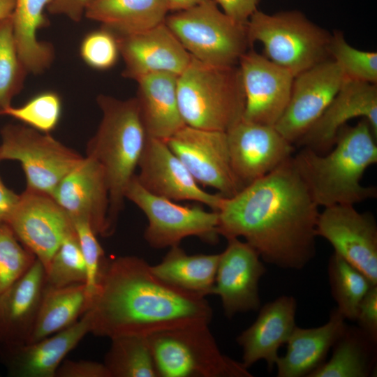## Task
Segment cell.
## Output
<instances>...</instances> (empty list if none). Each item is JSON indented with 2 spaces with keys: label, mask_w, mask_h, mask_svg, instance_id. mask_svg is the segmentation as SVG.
<instances>
[{
  "label": "cell",
  "mask_w": 377,
  "mask_h": 377,
  "mask_svg": "<svg viewBox=\"0 0 377 377\" xmlns=\"http://www.w3.org/2000/svg\"><path fill=\"white\" fill-rule=\"evenodd\" d=\"M293 156L235 195L223 198L217 211L218 233L226 239L243 237L265 262L298 270L316 255L320 212Z\"/></svg>",
  "instance_id": "cell-1"
},
{
  "label": "cell",
  "mask_w": 377,
  "mask_h": 377,
  "mask_svg": "<svg viewBox=\"0 0 377 377\" xmlns=\"http://www.w3.org/2000/svg\"><path fill=\"white\" fill-rule=\"evenodd\" d=\"M87 311L90 333L110 339L209 324L213 315L205 297L164 282L135 256L105 259Z\"/></svg>",
  "instance_id": "cell-2"
},
{
  "label": "cell",
  "mask_w": 377,
  "mask_h": 377,
  "mask_svg": "<svg viewBox=\"0 0 377 377\" xmlns=\"http://www.w3.org/2000/svg\"><path fill=\"white\" fill-rule=\"evenodd\" d=\"M376 136L364 119L343 126L333 147L320 154L304 147L293 156L295 166L318 207L353 205L374 198V186H363L366 170L377 162Z\"/></svg>",
  "instance_id": "cell-3"
},
{
  "label": "cell",
  "mask_w": 377,
  "mask_h": 377,
  "mask_svg": "<svg viewBox=\"0 0 377 377\" xmlns=\"http://www.w3.org/2000/svg\"><path fill=\"white\" fill-rule=\"evenodd\" d=\"M96 101L102 117L96 132L87 142L86 156L97 161L105 171L109 188L108 223L112 234L147 135L135 97L121 100L100 94Z\"/></svg>",
  "instance_id": "cell-4"
},
{
  "label": "cell",
  "mask_w": 377,
  "mask_h": 377,
  "mask_svg": "<svg viewBox=\"0 0 377 377\" xmlns=\"http://www.w3.org/2000/svg\"><path fill=\"white\" fill-rule=\"evenodd\" d=\"M177 94L187 126L227 132L242 119L245 96L238 65L214 66L191 56L177 76Z\"/></svg>",
  "instance_id": "cell-5"
},
{
  "label": "cell",
  "mask_w": 377,
  "mask_h": 377,
  "mask_svg": "<svg viewBox=\"0 0 377 377\" xmlns=\"http://www.w3.org/2000/svg\"><path fill=\"white\" fill-rule=\"evenodd\" d=\"M246 31L250 45L260 43L264 55L294 77L330 57L332 34L296 10L273 14L257 10Z\"/></svg>",
  "instance_id": "cell-6"
},
{
  "label": "cell",
  "mask_w": 377,
  "mask_h": 377,
  "mask_svg": "<svg viewBox=\"0 0 377 377\" xmlns=\"http://www.w3.org/2000/svg\"><path fill=\"white\" fill-rule=\"evenodd\" d=\"M158 377H251L242 362L223 354L209 329L198 323L148 336Z\"/></svg>",
  "instance_id": "cell-7"
},
{
  "label": "cell",
  "mask_w": 377,
  "mask_h": 377,
  "mask_svg": "<svg viewBox=\"0 0 377 377\" xmlns=\"http://www.w3.org/2000/svg\"><path fill=\"white\" fill-rule=\"evenodd\" d=\"M165 23L193 57L208 64L238 65L250 46L246 25L232 20L214 0L173 12Z\"/></svg>",
  "instance_id": "cell-8"
},
{
  "label": "cell",
  "mask_w": 377,
  "mask_h": 377,
  "mask_svg": "<svg viewBox=\"0 0 377 377\" xmlns=\"http://www.w3.org/2000/svg\"><path fill=\"white\" fill-rule=\"evenodd\" d=\"M0 134V161H18L25 175L26 188L51 195L84 158L49 133L24 124H6Z\"/></svg>",
  "instance_id": "cell-9"
},
{
  "label": "cell",
  "mask_w": 377,
  "mask_h": 377,
  "mask_svg": "<svg viewBox=\"0 0 377 377\" xmlns=\"http://www.w3.org/2000/svg\"><path fill=\"white\" fill-rule=\"evenodd\" d=\"M125 198L145 214L148 224L144 237L153 248L177 246L191 236L210 243L218 239V212H207L199 206H183L152 194L140 184L135 175L126 188Z\"/></svg>",
  "instance_id": "cell-10"
},
{
  "label": "cell",
  "mask_w": 377,
  "mask_h": 377,
  "mask_svg": "<svg viewBox=\"0 0 377 377\" xmlns=\"http://www.w3.org/2000/svg\"><path fill=\"white\" fill-rule=\"evenodd\" d=\"M165 142L199 184L225 198L244 188L232 168L226 132L185 125Z\"/></svg>",
  "instance_id": "cell-11"
},
{
  "label": "cell",
  "mask_w": 377,
  "mask_h": 377,
  "mask_svg": "<svg viewBox=\"0 0 377 377\" xmlns=\"http://www.w3.org/2000/svg\"><path fill=\"white\" fill-rule=\"evenodd\" d=\"M6 224L45 270L63 241L75 231L70 217L51 195L27 188Z\"/></svg>",
  "instance_id": "cell-12"
},
{
  "label": "cell",
  "mask_w": 377,
  "mask_h": 377,
  "mask_svg": "<svg viewBox=\"0 0 377 377\" xmlns=\"http://www.w3.org/2000/svg\"><path fill=\"white\" fill-rule=\"evenodd\" d=\"M316 235L377 285V224L371 213L360 212L353 205L324 207L318 216Z\"/></svg>",
  "instance_id": "cell-13"
},
{
  "label": "cell",
  "mask_w": 377,
  "mask_h": 377,
  "mask_svg": "<svg viewBox=\"0 0 377 377\" xmlns=\"http://www.w3.org/2000/svg\"><path fill=\"white\" fill-rule=\"evenodd\" d=\"M344 80L332 59L295 76L288 103L274 125L276 129L290 143H297L327 108Z\"/></svg>",
  "instance_id": "cell-14"
},
{
  "label": "cell",
  "mask_w": 377,
  "mask_h": 377,
  "mask_svg": "<svg viewBox=\"0 0 377 377\" xmlns=\"http://www.w3.org/2000/svg\"><path fill=\"white\" fill-rule=\"evenodd\" d=\"M238 66L245 96L242 119L274 126L288 103L294 76L253 50L242 55Z\"/></svg>",
  "instance_id": "cell-15"
},
{
  "label": "cell",
  "mask_w": 377,
  "mask_h": 377,
  "mask_svg": "<svg viewBox=\"0 0 377 377\" xmlns=\"http://www.w3.org/2000/svg\"><path fill=\"white\" fill-rule=\"evenodd\" d=\"M138 168L137 180L156 195L173 201H196L216 212L224 198L201 188L164 140L147 136Z\"/></svg>",
  "instance_id": "cell-16"
},
{
  "label": "cell",
  "mask_w": 377,
  "mask_h": 377,
  "mask_svg": "<svg viewBox=\"0 0 377 377\" xmlns=\"http://www.w3.org/2000/svg\"><path fill=\"white\" fill-rule=\"evenodd\" d=\"M226 135L232 168L244 187L273 171L295 150L274 126L242 119Z\"/></svg>",
  "instance_id": "cell-17"
},
{
  "label": "cell",
  "mask_w": 377,
  "mask_h": 377,
  "mask_svg": "<svg viewBox=\"0 0 377 377\" xmlns=\"http://www.w3.org/2000/svg\"><path fill=\"white\" fill-rule=\"evenodd\" d=\"M52 196L73 223H88L97 235H112L108 223L109 188L101 164L86 156L59 182Z\"/></svg>",
  "instance_id": "cell-18"
},
{
  "label": "cell",
  "mask_w": 377,
  "mask_h": 377,
  "mask_svg": "<svg viewBox=\"0 0 377 377\" xmlns=\"http://www.w3.org/2000/svg\"><path fill=\"white\" fill-rule=\"evenodd\" d=\"M220 253L212 294L219 296L227 318L256 311L260 305L258 284L266 272L257 251L238 238L227 239Z\"/></svg>",
  "instance_id": "cell-19"
},
{
  "label": "cell",
  "mask_w": 377,
  "mask_h": 377,
  "mask_svg": "<svg viewBox=\"0 0 377 377\" xmlns=\"http://www.w3.org/2000/svg\"><path fill=\"white\" fill-rule=\"evenodd\" d=\"M115 36L125 65L122 75L135 81L156 73L178 76L191 59L165 22L139 33Z\"/></svg>",
  "instance_id": "cell-20"
},
{
  "label": "cell",
  "mask_w": 377,
  "mask_h": 377,
  "mask_svg": "<svg viewBox=\"0 0 377 377\" xmlns=\"http://www.w3.org/2000/svg\"><path fill=\"white\" fill-rule=\"evenodd\" d=\"M359 117L369 122L377 136L376 84L345 78L327 108L297 144L326 154L333 147L339 130Z\"/></svg>",
  "instance_id": "cell-21"
},
{
  "label": "cell",
  "mask_w": 377,
  "mask_h": 377,
  "mask_svg": "<svg viewBox=\"0 0 377 377\" xmlns=\"http://www.w3.org/2000/svg\"><path fill=\"white\" fill-rule=\"evenodd\" d=\"M87 311L68 327L35 342L13 347L0 346V361L13 377H55L66 356L90 333Z\"/></svg>",
  "instance_id": "cell-22"
},
{
  "label": "cell",
  "mask_w": 377,
  "mask_h": 377,
  "mask_svg": "<svg viewBox=\"0 0 377 377\" xmlns=\"http://www.w3.org/2000/svg\"><path fill=\"white\" fill-rule=\"evenodd\" d=\"M296 300L290 295L279 297L260 309L255 322L237 337L246 368L263 360L268 369H272L279 357V349L287 343L296 326Z\"/></svg>",
  "instance_id": "cell-23"
},
{
  "label": "cell",
  "mask_w": 377,
  "mask_h": 377,
  "mask_svg": "<svg viewBox=\"0 0 377 377\" xmlns=\"http://www.w3.org/2000/svg\"><path fill=\"white\" fill-rule=\"evenodd\" d=\"M45 284V267L36 258L0 295L1 347H13L28 342Z\"/></svg>",
  "instance_id": "cell-24"
},
{
  "label": "cell",
  "mask_w": 377,
  "mask_h": 377,
  "mask_svg": "<svg viewBox=\"0 0 377 377\" xmlns=\"http://www.w3.org/2000/svg\"><path fill=\"white\" fill-rule=\"evenodd\" d=\"M177 75L156 73L136 80L140 117L147 136L166 140L186 124L177 94Z\"/></svg>",
  "instance_id": "cell-25"
},
{
  "label": "cell",
  "mask_w": 377,
  "mask_h": 377,
  "mask_svg": "<svg viewBox=\"0 0 377 377\" xmlns=\"http://www.w3.org/2000/svg\"><path fill=\"white\" fill-rule=\"evenodd\" d=\"M345 318L334 309L329 320L313 328L295 326L287 341V350L279 357L276 366L278 377L307 376L321 365L337 338L343 331Z\"/></svg>",
  "instance_id": "cell-26"
},
{
  "label": "cell",
  "mask_w": 377,
  "mask_h": 377,
  "mask_svg": "<svg viewBox=\"0 0 377 377\" xmlns=\"http://www.w3.org/2000/svg\"><path fill=\"white\" fill-rule=\"evenodd\" d=\"M165 0H91L84 16L115 36L139 33L165 22Z\"/></svg>",
  "instance_id": "cell-27"
},
{
  "label": "cell",
  "mask_w": 377,
  "mask_h": 377,
  "mask_svg": "<svg viewBox=\"0 0 377 377\" xmlns=\"http://www.w3.org/2000/svg\"><path fill=\"white\" fill-rule=\"evenodd\" d=\"M50 1L15 0L13 34L19 57L28 73H43L54 58L52 45L37 38L38 30L48 25L45 9Z\"/></svg>",
  "instance_id": "cell-28"
},
{
  "label": "cell",
  "mask_w": 377,
  "mask_h": 377,
  "mask_svg": "<svg viewBox=\"0 0 377 377\" xmlns=\"http://www.w3.org/2000/svg\"><path fill=\"white\" fill-rule=\"evenodd\" d=\"M85 283L64 287L45 284L38 314L27 343L61 331L77 322L89 309Z\"/></svg>",
  "instance_id": "cell-29"
},
{
  "label": "cell",
  "mask_w": 377,
  "mask_h": 377,
  "mask_svg": "<svg viewBox=\"0 0 377 377\" xmlns=\"http://www.w3.org/2000/svg\"><path fill=\"white\" fill-rule=\"evenodd\" d=\"M219 256L220 253L188 255L177 245L170 247L151 269L164 282L206 297L212 294Z\"/></svg>",
  "instance_id": "cell-30"
},
{
  "label": "cell",
  "mask_w": 377,
  "mask_h": 377,
  "mask_svg": "<svg viewBox=\"0 0 377 377\" xmlns=\"http://www.w3.org/2000/svg\"><path fill=\"white\" fill-rule=\"evenodd\" d=\"M376 343L359 327L346 325L332 347L330 360L307 376H370L376 370Z\"/></svg>",
  "instance_id": "cell-31"
},
{
  "label": "cell",
  "mask_w": 377,
  "mask_h": 377,
  "mask_svg": "<svg viewBox=\"0 0 377 377\" xmlns=\"http://www.w3.org/2000/svg\"><path fill=\"white\" fill-rule=\"evenodd\" d=\"M103 364L110 377H158L148 336L114 337Z\"/></svg>",
  "instance_id": "cell-32"
},
{
  "label": "cell",
  "mask_w": 377,
  "mask_h": 377,
  "mask_svg": "<svg viewBox=\"0 0 377 377\" xmlns=\"http://www.w3.org/2000/svg\"><path fill=\"white\" fill-rule=\"evenodd\" d=\"M328 277L337 309L346 320L356 321L362 300L371 288L376 285L335 253L329 260Z\"/></svg>",
  "instance_id": "cell-33"
},
{
  "label": "cell",
  "mask_w": 377,
  "mask_h": 377,
  "mask_svg": "<svg viewBox=\"0 0 377 377\" xmlns=\"http://www.w3.org/2000/svg\"><path fill=\"white\" fill-rule=\"evenodd\" d=\"M27 74L18 54L11 15L0 20V115L21 91Z\"/></svg>",
  "instance_id": "cell-34"
},
{
  "label": "cell",
  "mask_w": 377,
  "mask_h": 377,
  "mask_svg": "<svg viewBox=\"0 0 377 377\" xmlns=\"http://www.w3.org/2000/svg\"><path fill=\"white\" fill-rule=\"evenodd\" d=\"M86 279L85 263L75 231L63 241L54 254L45 270V281L50 286L64 287L85 283Z\"/></svg>",
  "instance_id": "cell-35"
},
{
  "label": "cell",
  "mask_w": 377,
  "mask_h": 377,
  "mask_svg": "<svg viewBox=\"0 0 377 377\" xmlns=\"http://www.w3.org/2000/svg\"><path fill=\"white\" fill-rule=\"evenodd\" d=\"M330 58L339 66L345 78L371 84L377 82V53L350 45L339 31L332 34Z\"/></svg>",
  "instance_id": "cell-36"
},
{
  "label": "cell",
  "mask_w": 377,
  "mask_h": 377,
  "mask_svg": "<svg viewBox=\"0 0 377 377\" xmlns=\"http://www.w3.org/2000/svg\"><path fill=\"white\" fill-rule=\"evenodd\" d=\"M61 99L53 91L40 92L20 107L12 105L1 115H7L38 131L49 133L58 125L61 115Z\"/></svg>",
  "instance_id": "cell-37"
},
{
  "label": "cell",
  "mask_w": 377,
  "mask_h": 377,
  "mask_svg": "<svg viewBox=\"0 0 377 377\" xmlns=\"http://www.w3.org/2000/svg\"><path fill=\"white\" fill-rule=\"evenodd\" d=\"M36 256L17 239L6 223H0V295L34 263Z\"/></svg>",
  "instance_id": "cell-38"
},
{
  "label": "cell",
  "mask_w": 377,
  "mask_h": 377,
  "mask_svg": "<svg viewBox=\"0 0 377 377\" xmlns=\"http://www.w3.org/2000/svg\"><path fill=\"white\" fill-rule=\"evenodd\" d=\"M80 54L90 68L97 71L108 70L116 64L120 55L117 37L101 27L83 38Z\"/></svg>",
  "instance_id": "cell-39"
},
{
  "label": "cell",
  "mask_w": 377,
  "mask_h": 377,
  "mask_svg": "<svg viewBox=\"0 0 377 377\" xmlns=\"http://www.w3.org/2000/svg\"><path fill=\"white\" fill-rule=\"evenodd\" d=\"M86 267L87 293L90 300L96 291L103 265L105 260L104 251L97 239V235L84 221L73 223Z\"/></svg>",
  "instance_id": "cell-40"
},
{
  "label": "cell",
  "mask_w": 377,
  "mask_h": 377,
  "mask_svg": "<svg viewBox=\"0 0 377 377\" xmlns=\"http://www.w3.org/2000/svg\"><path fill=\"white\" fill-rule=\"evenodd\" d=\"M55 377H110L103 363L90 360H64Z\"/></svg>",
  "instance_id": "cell-41"
},
{
  "label": "cell",
  "mask_w": 377,
  "mask_h": 377,
  "mask_svg": "<svg viewBox=\"0 0 377 377\" xmlns=\"http://www.w3.org/2000/svg\"><path fill=\"white\" fill-rule=\"evenodd\" d=\"M356 321L360 329L377 341V285L372 286L362 300Z\"/></svg>",
  "instance_id": "cell-42"
},
{
  "label": "cell",
  "mask_w": 377,
  "mask_h": 377,
  "mask_svg": "<svg viewBox=\"0 0 377 377\" xmlns=\"http://www.w3.org/2000/svg\"><path fill=\"white\" fill-rule=\"evenodd\" d=\"M222 11L236 22L246 25L258 10L260 0H214Z\"/></svg>",
  "instance_id": "cell-43"
},
{
  "label": "cell",
  "mask_w": 377,
  "mask_h": 377,
  "mask_svg": "<svg viewBox=\"0 0 377 377\" xmlns=\"http://www.w3.org/2000/svg\"><path fill=\"white\" fill-rule=\"evenodd\" d=\"M91 0H51L48 12L52 15H64L73 22H80Z\"/></svg>",
  "instance_id": "cell-44"
},
{
  "label": "cell",
  "mask_w": 377,
  "mask_h": 377,
  "mask_svg": "<svg viewBox=\"0 0 377 377\" xmlns=\"http://www.w3.org/2000/svg\"><path fill=\"white\" fill-rule=\"evenodd\" d=\"M18 195L8 188L0 177V223H6L20 201Z\"/></svg>",
  "instance_id": "cell-45"
},
{
  "label": "cell",
  "mask_w": 377,
  "mask_h": 377,
  "mask_svg": "<svg viewBox=\"0 0 377 377\" xmlns=\"http://www.w3.org/2000/svg\"><path fill=\"white\" fill-rule=\"evenodd\" d=\"M208 0H165L168 11L177 12L202 3Z\"/></svg>",
  "instance_id": "cell-46"
},
{
  "label": "cell",
  "mask_w": 377,
  "mask_h": 377,
  "mask_svg": "<svg viewBox=\"0 0 377 377\" xmlns=\"http://www.w3.org/2000/svg\"><path fill=\"white\" fill-rule=\"evenodd\" d=\"M15 0H0V20L12 15Z\"/></svg>",
  "instance_id": "cell-47"
}]
</instances>
